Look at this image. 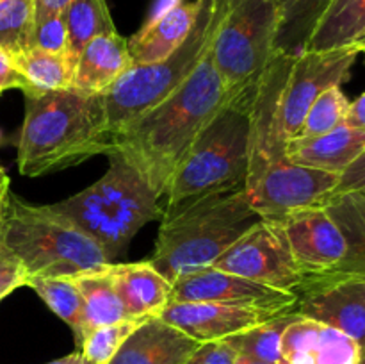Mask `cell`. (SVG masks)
I'll use <instances>...</instances> for the list:
<instances>
[{
    "instance_id": "6da1fadb",
    "label": "cell",
    "mask_w": 365,
    "mask_h": 364,
    "mask_svg": "<svg viewBox=\"0 0 365 364\" xmlns=\"http://www.w3.org/2000/svg\"><path fill=\"white\" fill-rule=\"evenodd\" d=\"M234 93L217 74L209 49L177 91L109 136V150L123 157L160 198L200 132Z\"/></svg>"
},
{
    "instance_id": "7a4b0ae2",
    "label": "cell",
    "mask_w": 365,
    "mask_h": 364,
    "mask_svg": "<svg viewBox=\"0 0 365 364\" xmlns=\"http://www.w3.org/2000/svg\"><path fill=\"white\" fill-rule=\"evenodd\" d=\"M109 150L102 93L77 88L25 95L18 170L25 177L77 166Z\"/></svg>"
},
{
    "instance_id": "3957f363",
    "label": "cell",
    "mask_w": 365,
    "mask_h": 364,
    "mask_svg": "<svg viewBox=\"0 0 365 364\" xmlns=\"http://www.w3.org/2000/svg\"><path fill=\"white\" fill-rule=\"evenodd\" d=\"M259 82V81H257ZM257 82L235 91L205 125L166 186L173 211L200 198L246 188L252 152V103Z\"/></svg>"
},
{
    "instance_id": "277c9868",
    "label": "cell",
    "mask_w": 365,
    "mask_h": 364,
    "mask_svg": "<svg viewBox=\"0 0 365 364\" xmlns=\"http://www.w3.org/2000/svg\"><path fill=\"white\" fill-rule=\"evenodd\" d=\"M259 220L245 189L163 211L155 248L146 261L173 284L182 275L212 266Z\"/></svg>"
},
{
    "instance_id": "5b68a950",
    "label": "cell",
    "mask_w": 365,
    "mask_h": 364,
    "mask_svg": "<svg viewBox=\"0 0 365 364\" xmlns=\"http://www.w3.org/2000/svg\"><path fill=\"white\" fill-rule=\"evenodd\" d=\"M103 156L109 168L95 184L50 203L48 209L95 239L114 261L148 221L163 218V207L148 182L123 157L113 150Z\"/></svg>"
},
{
    "instance_id": "8992f818",
    "label": "cell",
    "mask_w": 365,
    "mask_h": 364,
    "mask_svg": "<svg viewBox=\"0 0 365 364\" xmlns=\"http://www.w3.org/2000/svg\"><path fill=\"white\" fill-rule=\"evenodd\" d=\"M4 216L2 241L31 277H75L113 264L106 250L52 213L48 206H32L9 193Z\"/></svg>"
},
{
    "instance_id": "52a82bcc",
    "label": "cell",
    "mask_w": 365,
    "mask_h": 364,
    "mask_svg": "<svg viewBox=\"0 0 365 364\" xmlns=\"http://www.w3.org/2000/svg\"><path fill=\"white\" fill-rule=\"evenodd\" d=\"M220 0H203L191 34L166 59L132 64L102 93L109 136L177 91L209 52L220 21Z\"/></svg>"
},
{
    "instance_id": "ba28073f",
    "label": "cell",
    "mask_w": 365,
    "mask_h": 364,
    "mask_svg": "<svg viewBox=\"0 0 365 364\" xmlns=\"http://www.w3.org/2000/svg\"><path fill=\"white\" fill-rule=\"evenodd\" d=\"M210 57L230 91L255 84L271 63L277 38V0H220Z\"/></svg>"
},
{
    "instance_id": "9c48e42d",
    "label": "cell",
    "mask_w": 365,
    "mask_h": 364,
    "mask_svg": "<svg viewBox=\"0 0 365 364\" xmlns=\"http://www.w3.org/2000/svg\"><path fill=\"white\" fill-rule=\"evenodd\" d=\"M341 175L285 159L262 168L246 181V198L260 218L274 220L296 211L323 207Z\"/></svg>"
},
{
    "instance_id": "30bf717a",
    "label": "cell",
    "mask_w": 365,
    "mask_h": 364,
    "mask_svg": "<svg viewBox=\"0 0 365 364\" xmlns=\"http://www.w3.org/2000/svg\"><path fill=\"white\" fill-rule=\"evenodd\" d=\"M212 268L282 291L298 293L303 284V275L292 259L284 232L277 221L266 218L255 221L228 246Z\"/></svg>"
},
{
    "instance_id": "8fae6325",
    "label": "cell",
    "mask_w": 365,
    "mask_h": 364,
    "mask_svg": "<svg viewBox=\"0 0 365 364\" xmlns=\"http://www.w3.org/2000/svg\"><path fill=\"white\" fill-rule=\"evenodd\" d=\"M359 54L355 49L328 52L305 50L294 57L280 100V128L285 141H291L299 134L305 114L317 96L348 81Z\"/></svg>"
},
{
    "instance_id": "7c38bea8",
    "label": "cell",
    "mask_w": 365,
    "mask_h": 364,
    "mask_svg": "<svg viewBox=\"0 0 365 364\" xmlns=\"http://www.w3.org/2000/svg\"><path fill=\"white\" fill-rule=\"evenodd\" d=\"M296 313L344 332L365 350V278H305L298 291Z\"/></svg>"
},
{
    "instance_id": "4fadbf2b",
    "label": "cell",
    "mask_w": 365,
    "mask_h": 364,
    "mask_svg": "<svg viewBox=\"0 0 365 364\" xmlns=\"http://www.w3.org/2000/svg\"><path fill=\"white\" fill-rule=\"evenodd\" d=\"M273 221L284 232L303 280L330 273L344 259L346 239L324 207L296 211Z\"/></svg>"
},
{
    "instance_id": "5bb4252c",
    "label": "cell",
    "mask_w": 365,
    "mask_h": 364,
    "mask_svg": "<svg viewBox=\"0 0 365 364\" xmlns=\"http://www.w3.org/2000/svg\"><path fill=\"white\" fill-rule=\"evenodd\" d=\"M298 298V293L269 288L212 266L178 277L171 293V302H217L277 313L294 310Z\"/></svg>"
},
{
    "instance_id": "9a60e30c",
    "label": "cell",
    "mask_w": 365,
    "mask_h": 364,
    "mask_svg": "<svg viewBox=\"0 0 365 364\" xmlns=\"http://www.w3.org/2000/svg\"><path fill=\"white\" fill-rule=\"evenodd\" d=\"M296 56L277 54L257 82L252 103V152L248 177L262 168L285 159V141L280 128V100Z\"/></svg>"
},
{
    "instance_id": "2e32d148",
    "label": "cell",
    "mask_w": 365,
    "mask_h": 364,
    "mask_svg": "<svg viewBox=\"0 0 365 364\" xmlns=\"http://www.w3.org/2000/svg\"><path fill=\"white\" fill-rule=\"evenodd\" d=\"M277 310L217 302H170L159 314L198 343L221 341L277 316Z\"/></svg>"
},
{
    "instance_id": "e0dca14e",
    "label": "cell",
    "mask_w": 365,
    "mask_h": 364,
    "mask_svg": "<svg viewBox=\"0 0 365 364\" xmlns=\"http://www.w3.org/2000/svg\"><path fill=\"white\" fill-rule=\"evenodd\" d=\"M203 0H157L148 20L128 39L132 64L166 59L187 39Z\"/></svg>"
},
{
    "instance_id": "ac0fdd59",
    "label": "cell",
    "mask_w": 365,
    "mask_h": 364,
    "mask_svg": "<svg viewBox=\"0 0 365 364\" xmlns=\"http://www.w3.org/2000/svg\"><path fill=\"white\" fill-rule=\"evenodd\" d=\"M282 353L287 364H360L362 359L355 339L299 314L282 335Z\"/></svg>"
},
{
    "instance_id": "d6986e66",
    "label": "cell",
    "mask_w": 365,
    "mask_h": 364,
    "mask_svg": "<svg viewBox=\"0 0 365 364\" xmlns=\"http://www.w3.org/2000/svg\"><path fill=\"white\" fill-rule=\"evenodd\" d=\"M200 345L160 316H152L128 335L109 364H184Z\"/></svg>"
},
{
    "instance_id": "ffe728a7",
    "label": "cell",
    "mask_w": 365,
    "mask_h": 364,
    "mask_svg": "<svg viewBox=\"0 0 365 364\" xmlns=\"http://www.w3.org/2000/svg\"><path fill=\"white\" fill-rule=\"evenodd\" d=\"M118 296L128 318L146 320L159 316L171 302L173 284L159 273L148 261L128 264H109Z\"/></svg>"
},
{
    "instance_id": "44dd1931",
    "label": "cell",
    "mask_w": 365,
    "mask_h": 364,
    "mask_svg": "<svg viewBox=\"0 0 365 364\" xmlns=\"http://www.w3.org/2000/svg\"><path fill=\"white\" fill-rule=\"evenodd\" d=\"M365 150V131L341 125L312 138H294L285 145V157L302 166L341 175Z\"/></svg>"
},
{
    "instance_id": "7402d4cb",
    "label": "cell",
    "mask_w": 365,
    "mask_h": 364,
    "mask_svg": "<svg viewBox=\"0 0 365 364\" xmlns=\"http://www.w3.org/2000/svg\"><path fill=\"white\" fill-rule=\"evenodd\" d=\"M130 66L128 39L118 32L98 36L91 39L78 56L73 88L86 93H103Z\"/></svg>"
},
{
    "instance_id": "603a6c76",
    "label": "cell",
    "mask_w": 365,
    "mask_h": 364,
    "mask_svg": "<svg viewBox=\"0 0 365 364\" xmlns=\"http://www.w3.org/2000/svg\"><path fill=\"white\" fill-rule=\"evenodd\" d=\"M323 207L344 236L346 256L334 271L321 277L365 278V196L351 193L334 195Z\"/></svg>"
},
{
    "instance_id": "cb8c5ba5",
    "label": "cell",
    "mask_w": 365,
    "mask_h": 364,
    "mask_svg": "<svg viewBox=\"0 0 365 364\" xmlns=\"http://www.w3.org/2000/svg\"><path fill=\"white\" fill-rule=\"evenodd\" d=\"M364 36L365 0H331L327 13L307 41L305 50L328 52L337 49H355Z\"/></svg>"
},
{
    "instance_id": "d4e9b609",
    "label": "cell",
    "mask_w": 365,
    "mask_h": 364,
    "mask_svg": "<svg viewBox=\"0 0 365 364\" xmlns=\"http://www.w3.org/2000/svg\"><path fill=\"white\" fill-rule=\"evenodd\" d=\"M75 282H77L82 296V334H84V339L89 332L103 327V325L134 320V318H128L127 310L118 296L114 280L110 277L109 264L102 270L75 275Z\"/></svg>"
},
{
    "instance_id": "484cf974",
    "label": "cell",
    "mask_w": 365,
    "mask_h": 364,
    "mask_svg": "<svg viewBox=\"0 0 365 364\" xmlns=\"http://www.w3.org/2000/svg\"><path fill=\"white\" fill-rule=\"evenodd\" d=\"M330 4L331 0H277L274 52L284 56L302 54Z\"/></svg>"
},
{
    "instance_id": "4316f807",
    "label": "cell",
    "mask_w": 365,
    "mask_h": 364,
    "mask_svg": "<svg viewBox=\"0 0 365 364\" xmlns=\"http://www.w3.org/2000/svg\"><path fill=\"white\" fill-rule=\"evenodd\" d=\"M14 66L24 77V95L73 88L75 63L68 56L29 49L14 54Z\"/></svg>"
},
{
    "instance_id": "83f0119b",
    "label": "cell",
    "mask_w": 365,
    "mask_h": 364,
    "mask_svg": "<svg viewBox=\"0 0 365 364\" xmlns=\"http://www.w3.org/2000/svg\"><path fill=\"white\" fill-rule=\"evenodd\" d=\"M63 16L68 31V57L75 66L91 39L118 32L106 0H73L63 11Z\"/></svg>"
},
{
    "instance_id": "f1b7e54d",
    "label": "cell",
    "mask_w": 365,
    "mask_h": 364,
    "mask_svg": "<svg viewBox=\"0 0 365 364\" xmlns=\"http://www.w3.org/2000/svg\"><path fill=\"white\" fill-rule=\"evenodd\" d=\"M296 316H298L296 310L277 314L271 320L230 335L223 341H227L237 352V355L253 357V359L266 360L271 364H287L282 353V335L285 328L296 320Z\"/></svg>"
},
{
    "instance_id": "f546056e",
    "label": "cell",
    "mask_w": 365,
    "mask_h": 364,
    "mask_svg": "<svg viewBox=\"0 0 365 364\" xmlns=\"http://www.w3.org/2000/svg\"><path fill=\"white\" fill-rule=\"evenodd\" d=\"M25 285L34 289L39 298L61 318L75 335V343L81 348L82 339V296L75 277H31Z\"/></svg>"
},
{
    "instance_id": "4dcf8cb0",
    "label": "cell",
    "mask_w": 365,
    "mask_h": 364,
    "mask_svg": "<svg viewBox=\"0 0 365 364\" xmlns=\"http://www.w3.org/2000/svg\"><path fill=\"white\" fill-rule=\"evenodd\" d=\"M36 0H0V49L14 54L31 49Z\"/></svg>"
},
{
    "instance_id": "1f68e13d",
    "label": "cell",
    "mask_w": 365,
    "mask_h": 364,
    "mask_svg": "<svg viewBox=\"0 0 365 364\" xmlns=\"http://www.w3.org/2000/svg\"><path fill=\"white\" fill-rule=\"evenodd\" d=\"M349 103L351 102L346 98L341 86L327 89L310 106L302 128H299V134L296 138H312V136L327 134V132H331L341 125H346Z\"/></svg>"
},
{
    "instance_id": "d6a6232c",
    "label": "cell",
    "mask_w": 365,
    "mask_h": 364,
    "mask_svg": "<svg viewBox=\"0 0 365 364\" xmlns=\"http://www.w3.org/2000/svg\"><path fill=\"white\" fill-rule=\"evenodd\" d=\"M148 320V318H146ZM145 320H125L113 325H103L86 335L78 352L84 355L88 364H109L118 350L121 348L128 335Z\"/></svg>"
},
{
    "instance_id": "836d02e7",
    "label": "cell",
    "mask_w": 365,
    "mask_h": 364,
    "mask_svg": "<svg viewBox=\"0 0 365 364\" xmlns=\"http://www.w3.org/2000/svg\"><path fill=\"white\" fill-rule=\"evenodd\" d=\"M31 49L68 56V31L63 13H53L34 21Z\"/></svg>"
},
{
    "instance_id": "e575fe53",
    "label": "cell",
    "mask_w": 365,
    "mask_h": 364,
    "mask_svg": "<svg viewBox=\"0 0 365 364\" xmlns=\"http://www.w3.org/2000/svg\"><path fill=\"white\" fill-rule=\"evenodd\" d=\"M237 352L227 341L202 343L184 364H234Z\"/></svg>"
},
{
    "instance_id": "d590c367",
    "label": "cell",
    "mask_w": 365,
    "mask_h": 364,
    "mask_svg": "<svg viewBox=\"0 0 365 364\" xmlns=\"http://www.w3.org/2000/svg\"><path fill=\"white\" fill-rule=\"evenodd\" d=\"M27 282V271H25L21 261L0 241V285H11L18 289Z\"/></svg>"
},
{
    "instance_id": "8d00e7d4",
    "label": "cell",
    "mask_w": 365,
    "mask_h": 364,
    "mask_svg": "<svg viewBox=\"0 0 365 364\" xmlns=\"http://www.w3.org/2000/svg\"><path fill=\"white\" fill-rule=\"evenodd\" d=\"M346 193L365 196V150L355 163H351L342 171L337 188L334 189L331 196L346 195Z\"/></svg>"
},
{
    "instance_id": "74e56055",
    "label": "cell",
    "mask_w": 365,
    "mask_h": 364,
    "mask_svg": "<svg viewBox=\"0 0 365 364\" xmlns=\"http://www.w3.org/2000/svg\"><path fill=\"white\" fill-rule=\"evenodd\" d=\"M25 89V81L20 74H18L16 66H14L13 56L9 52H6L4 49H0V93H4L6 89Z\"/></svg>"
},
{
    "instance_id": "f35d334b",
    "label": "cell",
    "mask_w": 365,
    "mask_h": 364,
    "mask_svg": "<svg viewBox=\"0 0 365 364\" xmlns=\"http://www.w3.org/2000/svg\"><path fill=\"white\" fill-rule=\"evenodd\" d=\"M346 125L365 131V93H362L355 102L349 103Z\"/></svg>"
},
{
    "instance_id": "ab89813d",
    "label": "cell",
    "mask_w": 365,
    "mask_h": 364,
    "mask_svg": "<svg viewBox=\"0 0 365 364\" xmlns=\"http://www.w3.org/2000/svg\"><path fill=\"white\" fill-rule=\"evenodd\" d=\"M73 0H36V20L53 13H63Z\"/></svg>"
},
{
    "instance_id": "60d3db41",
    "label": "cell",
    "mask_w": 365,
    "mask_h": 364,
    "mask_svg": "<svg viewBox=\"0 0 365 364\" xmlns=\"http://www.w3.org/2000/svg\"><path fill=\"white\" fill-rule=\"evenodd\" d=\"M11 182H9V177H7V173L4 171V168L0 166V213L4 211V207H6L7 203V198H9V193H11Z\"/></svg>"
},
{
    "instance_id": "b9f144b4",
    "label": "cell",
    "mask_w": 365,
    "mask_h": 364,
    "mask_svg": "<svg viewBox=\"0 0 365 364\" xmlns=\"http://www.w3.org/2000/svg\"><path fill=\"white\" fill-rule=\"evenodd\" d=\"M48 364H88V360L84 359V355H82L81 352H75V353H70V355L66 357H61V359L57 360H52V363Z\"/></svg>"
},
{
    "instance_id": "7bdbcfd3",
    "label": "cell",
    "mask_w": 365,
    "mask_h": 364,
    "mask_svg": "<svg viewBox=\"0 0 365 364\" xmlns=\"http://www.w3.org/2000/svg\"><path fill=\"white\" fill-rule=\"evenodd\" d=\"M234 364H271V363H266V360L253 359V357L237 355V357H235V363H234Z\"/></svg>"
},
{
    "instance_id": "ee69618b",
    "label": "cell",
    "mask_w": 365,
    "mask_h": 364,
    "mask_svg": "<svg viewBox=\"0 0 365 364\" xmlns=\"http://www.w3.org/2000/svg\"><path fill=\"white\" fill-rule=\"evenodd\" d=\"M13 291H14V288H11V285H0V300H4L7 295H9V293H13Z\"/></svg>"
},
{
    "instance_id": "f6af8a7d",
    "label": "cell",
    "mask_w": 365,
    "mask_h": 364,
    "mask_svg": "<svg viewBox=\"0 0 365 364\" xmlns=\"http://www.w3.org/2000/svg\"><path fill=\"white\" fill-rule=\"evenodd\" d=\"M355 49H356V50H359V52H360V54H362V52H365V36H364V38H362V39H360V41H359V45H356V46H355Z\"/></svg>"
},
{
    "instance_id": "bcb514c9",
    "label": "cell",
    "mask_w": 365,
    "mask_h": 364,
    "mask_svg": "<svg viewBox=\"0 0 365 364\" xmlns=\"http://www.w3.org/2000/svg\"><path fill=\"white\" fill-rule=\"evenodd\" d=\"M2 236H4V216L0 213V241H2Z\"/></svg>"
},
{
    "instance_id": "7dc6e473",
    "label": "cell",
    "mask_w": 365,
    "mask_h": 364,
    "mask_svg": "<svg viewBox=\"0 0 365 364\" xmlns=\"http://www.w3.org/2000/svg\"><path fill=\"white\" fill-rule=\"evenodd\" d=\"M360 364H365V352L362 353V359H360Z\"/></svg>"
},
{
    "instance_id": "c3c4849f",
    "label": "cell",
    "mask_w": 365,
    "mask_h": 364,
    "mask_svg": "<svg viewBox=\"0 0 365 364\" xmlns=\"http://www.w3.org/2000/svg\"><path fill=\"white\" fill-rule=\"evenodd\" d=\"M364 352H365V350H364ZM364 352H362V353H364Z\"/></svg>"
}]
</instances>
